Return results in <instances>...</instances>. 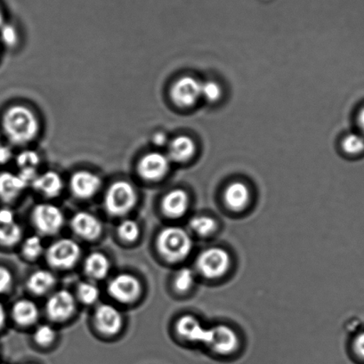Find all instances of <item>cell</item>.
Instances as JSON below:
<instances>
[{"label": "cell", "instance_id": "1", "mask_svg": "<svg viewBox=\"0 0 364 364\" xmlns=\"http://www.w3.org/2000/svg\"><path fill=\"white\" fill-rule=\"evenodd\" d=\"M3 130L6 136L16 146H24L36 139L40 123L34 112L24 105H13L3 115Z\"/></svg>", "mask_w": 364, "mask_h": 364}, {"label": "cell", "instance_id": "2", "mask_svg": "<svg viewBox=\"0 0 364 364\" xmlns=\"http://www.w3.org/2000/svg\"><path fill=\"white\" fill-rule=\"evenodd\" d=\"M159 252L169 262H179L189 256L193 249V240L189 233L180 228L162 230L157 239Z\"/></svg>", "mask_w": 364, "mask_h": 364}, {"label": "cell", "instance_id": "3", "mask_svg": "<svg viewBox=\"0 0 364 364\" xmlns=\"http://www.w3.org/2000/svg\"><path fill=\"white\" fill-rule=\"evenodd\" d=\"M136 199V192L132 183L117 181L106 192L105 206L109 215L122 217L133 210Z\"/></svg>", "mask_w": 364, "mask_h": 364}, {"label": "cell", "instance_id": "4", "mask_svg": "<svg viewBox=\"0 0 364 364\" xmlns=\"http://www.w3.org/2000/svg\"><path fill=\"white\" fill-rule=\"evenodd\" d=\"M79 245L70 239H61L49 247L47 260L51 267L58 269H69L75 266L80 257Z\"/></svg>", "mask_w": 364, "mask_h": 364}, {"label": "cell", "instance_id": "5", "mask_svg": "<svg viewBox=\"0 0 364 364\" xmlns=\"http://www.w3.org/2000/svg\"><path fill=\"white\" fill-rule=\"evenodd\" d=\"M231 259L226 250L211 248L204 250L197 259V267L205 277L217 279L228 273Z\"/></svg>", "mask_w": 364, "mask_h": 364}, {"label": "cell", "instance_id": "6", "mask_svg": "<svg viewBox=\"0 0 364 364\" xmlns=\"http://www.w3.org/2000/svg\"><path fill=\"white\" fill-rule=\"evenodd\" d=\"M35 228L43 235H53L61 230L65 217L58 207L53 204L37 205L33 212Z\"/></svg>", "mask_w": 364, "mask_h": 364}, {"label": "cell", "instance_id": "7", "mask_svg": "<svg viewBox=\"0 0 364 364\" xmlns=\"http://www.w3.org/2000/svg\"><path fill=\"white\" fill-rule=\"evenodd\" d=\"M109 294L120 303H132L139 298L142 285L139 279L128 274L117 275L108 286Z\"/></svg>", "mask_w": 364, "mask_h": 364}, {"label": "cell", "instance_id": "8", "mask_svg": "<svg viewBox=\"0 0 364 364\" xmlns=\"http://www.w3.org/2000/svg\"><path fill=\"white\" fill-rule=\"evenodd\" d=\"M171 167L168 155L153 151L141 159L137 165V172L146 181H159L164 178Z\"/></svg>", "mask_w": 364, "mask_h": 364}, {"label": "cell", "instance_id": "9", "mask_svg": "<svg viewBox=\"0 0 364 364\" xmlns=\"http://www.w3.org/2000/svg\"><path fill=\"white\" fill-rule=\"evenodd\" d=\"M171 95L179 107H191L201 97V82L193 77H183L173 85Z\"/></svg>", "mask_w": 364, "mask_h": 364}, {"label": "cell", "instance_id": "10", "mask_svg": "<svg viewBox=\"0 0 364 364\" xmlns=\"http://www.w3.org/2000/svg\"><path fill=\"white\" fill-rule=\"evenodd\" d=\"M46 309L52 321L61 323L73 316L76 309L75 299L69 291H59L48 299Z\"/></svg>", "mask_w": 364, "mask_h": 364}, {"label": "cell", "instance_id": "11", "mask_svg": "<svg viewBox=\"0 0 364 364\" xmlns=\"http://www.w3.org/2000/svg\"><path fill=\"white\" fill-rule=\"evenodd\" d=\"M102 185L101 179L97 175L90 171H80L74 173L70 178V189L79 199H90L97 194Z\"/></svg>", "mask_w": 364, "mask_h": 364}, {"label": "cell", "instance_id": "12", "mask_svg": "<svg viewBox=\"0 0 364 364\" xmlns=\"http://www.w3.org/2000/svg\"><path fill=\"white\" fill-rule=\"evenodd\" d=\"M239 346L238 336L232 328L218 325L212 328V339L208 348L221 355H231Z\"/></svg>", "mask_w": 364, "mask_h": 364}, {"label": "cell", "instance_id": "13", "mask_svg": "<svg viewBox=\"0 0 364 364\" xmlns=\"http://www.w3.org/2000/svg\"><path fill=\"white\" fill-rule=\"evenodd\" d=\"M95 323L102 334L115 335L122 330V316L114 306L102 305L95 310Z\"/></svg>", "mask_w": 364, "mask_h": 364}, {"label": "cell", "instance_id": "14", "mask_svg": "<svg viewBox=\"0 0 364 364\" xmlns=\"http://www.w3.org/2000/svg\"><path fill=\"white\" fill-rule=\"evenodd\" d=\"M23 230L16 222L15 213L8 208L0 210V245L15 246L22 238Z\"/></svg>", "mask_w": 364, "mask_h": 364}, {"label": "cell", "instance_id": "15", "mask_svg": "<svg viewBox=\"0 0 364 364\" xmlns=\"http://www.w3.org/2000/svg\"><path fill=\"white\" fill-rule=\"evenodd\" d=\"M70 225L77 236L87 240L97 239L102 230L100 220L88 212H79L74 215Z\"/></svg>", "mask_w": 364, "mask_h": 364}, {"label": "cell", "instance_id": "16", "mask_svg": "<svg viewBox=\"0 0 364 364\" xmlns=\"http://www.w3.org/2000/svg\"><path fill=\"white\" fill-rule=\"evenodd\" d=\"M189 198L185 191L173 190L166 194L162 200V210L169 218H178L188 210Z\"/></svg>", "mask_w": 364, "mask_h": 364}, {"label": "cell", "instance_id": "17", "mask_svg": "<svg viewBox=\"0 0 364 364\" xmlns=\"http://www.w3.org/2000/svg\"><path fill=\"white\" fill-rule=\"evenodd\" d=\"M38 193L48 198H54L61 193L63 188V181L61 176L55 171H47L38 175L33 185Z\"/></svg>", "mask_w": 364, "mask_h": 364}, {"label": "cell", "instance_id": "18", "mask_svg": "<svg viewBox=\"0 0 364 364\" xmlns=\"http://www.w3.org/2000/svg\"><path fill=\"white\" fill-rule=\"evenodd\" d=\"M27 186L19 175L11 172L0 173V200L10 203L22 193Z\"/></svg>", "mask_w": 364, "mask_h": 364}, {"label": "cell", "instance_id": "19", "mask_svg": "<svg viewBox=\"0 0 364 364\" xmlns=\"http://www.w3.org/2000/svg\"><path fill=\"white\" fill-rule=\"evenodd\" d=\"M196 153V144L189 136H179L168 143V157L171 161L186 162Z\"/></svg>", "mask_w": 364, "mask_h": 364}, {"label": "cell", "instance_id": "20", "mask_svg": "<svg viewBox=\"0 0 364 364\" xmlns=\"http://www.w3.org/2000/svg\"><path fill=\"white\" fill-rule=\"evenodd\" d=\"M250 193L243 183H232L225 190V200L232 210H242L250 203Z\"/></svg>", "mask_w": 364, "mask_h": 364}, {"label": "cell", "instance_id": "21", "mask_svg": "<svg viewBox=\"0 0 364 364\" xmlns=\"http://www.w3.org/2000/svg\"><path fill=\"white\" fill-rule=\"evenodd\" d=\"M12 314L16 323L21 326H30L36 323L38 310L34 302L28 299H22L14 305Z\"/></svg>", "mask_w": 364, "mask_h": 364}, {"label": "cell", "instance_id": "22", "mask_svg": "<svg viewBox=\"0 0 364 364\" xmlns=\"http://www.w3.org/2000/svg\"><path fill=\"white\" fill-rule=\"evenodd\" d=\"M84 267L88 277L94 280H102L109 273V262L104 254L95 252L87 257Z\"/></svg>", "mask_w": 364, "mask_h": 364}, {"label": "cell", "instance_id": "23", "mask_svg": "<svg viewBox=\"0 0 364 364\" xmlns=\"http://www.w3.org/2000/svg\"><path fill=\"white\" fill-rule=\"evenodd\" d=\"M55 284L54 274L47 270L34 272L28 279L27 287L35 295H44Z\"/></svg>", "mask_w": 364, "mask_h": 364}, {"label": "cell", "instance_id": "24", "mask_svg": "<svg viewBox=\"0 0 364 364\" xmlns=\"http://www.w3.org/2000/svg\"><path fill=\"white\" fill-rule=\"evenodd\" d=\"M203 325L196 317L185 316L180 318L176 323V331L182 338L191 342L198 343L200 334L203 330Z\"/></svg>", "mask_w": 364, "mask_h": 364}, {"label": "cell", "instance_id": "25", "mask_svg": "<svg viewBox=\"0 0 364 364\" xmlns=\"http://www.w3.org/2000/svg\"><path fill=\"white\" fill-rule=\"evenodd\" d=\"M190 228L200 236H208L217 229V223L213 218L203 215L193 218L190 222Z\"/></svg>", "mask_w": 364, "mask_h": 364}, {"label": "cell", "instance_id": "26", "mask_svg": "<svg viewBox=\"0 0 364 364\" xmlns=\"http://www.w3.org/2000/svg\"><path fill=\"white\" fill-rule=\"evenodd\" d=\"M118 232L120 238L124 242H133L139 239L140 228L136 222L128 219V220L123 221L119 225Z\"/></svg>", "mask_w": 364, "mask_h": 364}, {"label": "cell", "instance_id": "27", "mask_svg": "<svg viewBox=\"0 0 364 364\" xmlns=\"http://www.w3.org/2000/svg\"><path fill=\"white\" fill-rule=\"evenodd\" d=\"M100 295L97 286L90 284V282H82L77 287V296L81 302L86 305H92L97 301Z\"/></svg>", "mask_w": 364, "mask_h": 364}, {"label": "cell", "instance_id": "28", "mask_svg": "<svg viewBox=\"0 0 364 364\" xmlns=\"http://www.w3.org/2000/svg\"><path fill=\"white\" fill-rule=\"evenodd\" d=\"M43 252V245L40 237L31 236L23 245V255L29 259H36Z\"/></svg>", "mask_w": 364, "mask_h": 364}, {"label": "cell", "instance_id": "29", "mask_svg": "<svg viewBox=\"0 0 364 364\" xmlns=\"http://www.w3.org/2000/svg\"><path fill=\"white\" fill-rule=\"evenodd\" d=\"M16 164L20 169L37 168L41 164V156L37 151L26 150L17 155Z\"/></svg>", "mask_w": 364, "mask_h": 364}, {"label": "cell", "instance_id": "30", "mask_svg": "<svg viewBox=\"0 0 364 364\" xmlns=\"http://www.w3.org/2000/svg\"><path fill=\"white\" fill-rule=\"evenodd\" d=\"M343 149L348 154H358L364 151V137L358 134H349L343 141Z\"/></svg>", "mask_w": 364, "mask_h": 364}, {"label": "cell", "instance_id": "31", "mask_svg": "<svg viewBox=\"0 0 364 364\" xmlns=\"http://www.w3.org/2000/svg\"><path fill=\"white\" fill-rule=\"evenodd\" d=\"M175 287L180 292L189 291L194 284V275L189 268H183L179 270L175 277Z\"/></svg>", "mask_w": 364, "mask_h": 364}, {"label": "cell", "instance_id": "32", "mask_svg": "<svg viewBox=\"0 0 364 364\" xmlns=\"http://www.w3.org/2000/svg\"><path fill=\"white\" fill-rule=\"evenodd\" d=\"M0 41L8 48L16 47L19 41V33L12 24L5 23L0 28Z\"/></svg>", "mask_w": 364, "mask_h": 364}, {"label": "cell", "instance_id": "33", "mask_svg": "<svg viewBox=\"0 0 364 364\" xmlns=\"http://www.w3.org/2000/svg\"><path fill=\"white\" fill-rule=\"evenodd\" d=\"M55 331L49 325H42L34 333V341L38 346H48L51 345L55 338Z\"/></svg>", "mask_w": 364, "mask_h": 364}, {"label": "cell", "instance_id": "34", "mask_svg": "<svg viewBox=\"0 0 364 364\" xmlns=\"http://www.w3.org/2000/svg\"><path fill=\"white\" fill-rule=\"evenodd\" d=\"M221 95V87H219L218 83L214 82V81L201 82V97L205 98V100L214 102L219 100Z\"/></svg>", "mask_w": 364, "mask_h": 364}, {"label": "cell", "instance_id": "35", "mask_svg": "<svg viewBox=\"0 0 364 364\" xmlns=\"http://www.w3.org/2000/svg\"><path fill=\"white\" fill-rule=\"evenodd\" d=\"M13 284V274L8 268L0 267V294L5 293L11 288Z\"/></svg>", "mask_w": 364, "mask_h": 364}, {"label": "cell", "instance_id": "36", "mask_svg": "<svg viewBox=\"0 0 364 364\" xmlns=\"http://www.w3.org/2000/svg\"><path fill=\"white\" fill-rule=\"evenodd\" d=\"M14 157L12 148L8 144H0V165L9 164Z\"/></svg>", "mask_w": 364, "mask_h": 364}, {"label": "cell", "instance_id": "37", "mask_svg": "<svg viewBox=\"0 0 364 364\" xmlns=\"http://www.w3.org/2000/svg\"><path fill=\"white\" fill-rule=\"evenodd\" d=\"M353 349L357 355L364 360V332L357 336L355 343H353Z\"/></svg>", "mask_w": 364, "mask_h": 364}, {"label": "cell", "instance_id": "38", "mask_svg": "<svg viewBox=\"0 0 364 364\" xmlns=\"http://www.w3.org/2000/svg\"><path fill=\"white\" fill-rule=\"evenodd\" d=\"M153 142L155 146H164L168 144V136L164 132H158L154 136Z\"/></svg>", "mask_w": 364, "mask_h": 364}, {"label": "cell", "instance_id": "39", "mask_svg": "<svg viewBox=\"0 0 364 364\" xmlns=\"http://www.w3.org/2000/svg\"><path fill=\"white\" fill-rule=\"evenodd\" d=\"M6 320V313L4 306L0 302V330L4 326Z\"/></svg>", "mask_w": 364, "mask_h": 364}, {"label": "cell", "instance_id": "40", "mask_svg": "<svg viewBox=\"0 0 364 364\" xmlns=\"http://www.w3.org/2000/svg\"><path fill=\"white\" fill-rule=\"evenodd\" d=\"M359 125L364 133V108L360 111L359 114Z\"/></svg>", "mask_w": 364, "mask_h": 364}, {"label": "cell", "instance_id": "41", "mask_svg": "<svg viewBox=\"0 0 364 364\" xmlns=\"http://www.w3.org/2000/svg\"><path fill=\"white\" fill-rule=\"evenodd\" d=\"M5 23L6 22L4 13H3L1 8H0V28L4 26Z\"/></svg>", "mask_w": 364, "mask_h": 364}, {"label": "cell", "instance_id": "42", "mask_svg": "<svg viewBox=\"0 0 364 364\" xmlns=\"http://www.w3.org/2000/svg\"><path fill=\"white\" fill-rule=\"evenodd\" d=\"M2 364V363H1Z\"/></svg>", "mask_w": 364, "mask_h": 364}]
</instances>
